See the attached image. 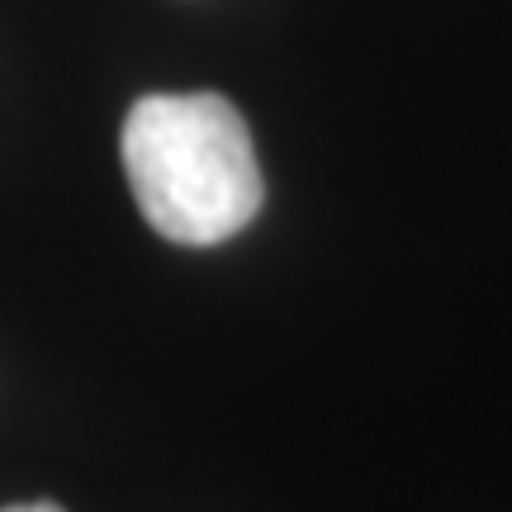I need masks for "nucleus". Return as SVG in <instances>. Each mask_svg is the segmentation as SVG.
Returning a JSON list of instances; mask_svg holds the SVG:
<instances>
[{
  "label": "nucleus",
  "instance_id": "obj_1",
  "mask_svg": "<svg viewBox=\"0 0 512 512\" xmlns=\"http://www.w3.org/2000/svg\"><path fill=\"white\" fill-rule=\"evenodd\" d=\"M128 190L166 242L219 247L261 209V162L252 128L228 95H143L119 133Z\"/></svg>",
  "mask_w": 512,
  "mask_h": 512
},
{
  "label": "nucleus",
  "instance_id": "obj_2",
  "mask_svg": "<svg viewBox=\"0 0 512 512\" xmlns=\"http://www.w3.org/2000/svg\"><path fill=\"white\" fill-rule=\"evenodd\" d=\"M0 512H67V508H57L48 498H34V503H10V508H0Z\"/></svg>",
  "mask_w": 512,
  "mask_h": 512
}]
</instances>
